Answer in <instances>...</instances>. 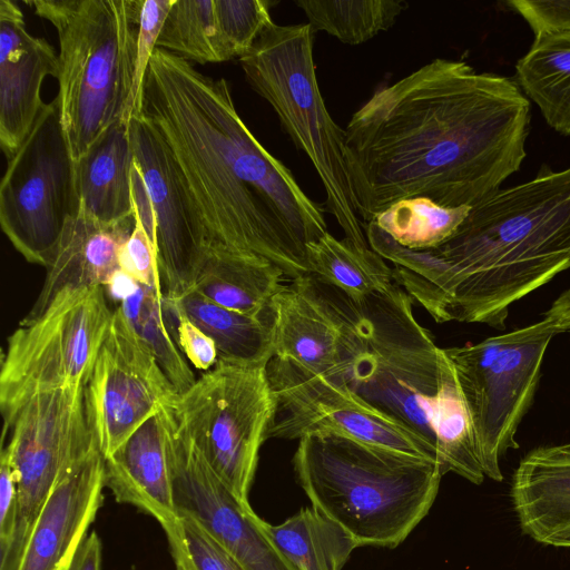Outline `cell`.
<instances>
[{
    "instance_id": "1",
    "label": "cell",
    "mask_w": 570,
    "mask_h": 570,
    "mask_svg": "<svg viewBox=\"0 0 570 570\" xmlns=\"http://www.w3.org/2000/svg\"><path fill=\"white\" fill-rule=\"evenodd\" d=\"M530 118L517 81L461 60L434 59L377 89L344 129L363 225L405 198L485 199L520 169Z\"/></svg>"
},
{
    "instance_id": "2",
    "label": "cell",
    "mask_w": 570,
    "mask_h": 570,
    "mask_svg": "<svg viewBox=\"0 0 570 570\" xmlns=\"http://www.w3.org/2000/svg\"><path fill=\"white\" fill-rule=\"evenodd\" d=\"M142 116L168 147L210 244L266 258L289 281L312 274L306 246L327 233L326 209L252 134L226 79L157 48Z\"/></svg>"
},
{
    "instance_id": "3",
    "label": "cell",
    "mask_w": 570,
    "mask_h": 570,
    "mask_svg": "<svg viewBox=\"0 0 570 570\" xmlns=\"http://www.w3.org/2000/svg\"><path fill=\"white\" fill-rule=\"evenodd\" d=\"M365 236L436 323L504 330L512 304L570 268V167L498 189L435 248H405L373 222Z\"/></svg>"
},
{
    "instance_id": "4",
    "label": "cell",
    "mask_w": 570,
    "mask_h": 570,
    "mask_svg": "<svg viewBox=\"0 0 570 570\" xmlns=\"http://www.w3.org/2000/svg\"><path fill=\"white\" fill-rule=\"evenodd\" d=\"M335 313L345 367L340 381L431 442L444 471L481 484L473 430L454 366L414 316L397 284L354 299L340 291Z\"/></svg>"
},
{
    "instance_id": "5",
    "label": "cell",
    "mask_w": 570,
    "mask_h": 570,
    "mask_svg": "<svg viewBox=\"0 0 570 570\" xmlns=\"http://www.w3.org/2000/svg\"><path fill=\"white\" fill-rule=\"evenodd\" d=\"M293 466L313 508L358 547L387 549L400 546L426 517L444 474L438 461L334 433L302 436Z\"/></svg>"
},
{
    "instance_id": "6",
    "label": "cell",
    "mask_w": 570,
    "mask_h": 570,
    "mask_svg": "<svg viewBox=\"0 0 570 570\" xmlns=\"http://www.w3.org/2000/svg\"><path fill=\"white\" fill-rule=\"evenodd\" d=\"M57 31L56 100L73 161L127 119L142 0H26Z\"/></svg>"
},
{
    "instance_id": "7",
    "label": "cell",
    "mask_w": 570,
    "mask_h": 570,
    "mask_svg": "<svg viewBox=\"0 0 570 570\" xmlns=\"http://www.w3.org/2000/svg\"><path fill=\"white\" fill-rule=\"evenodd\" d=\"M308 23H271L239 58L247 82L276 112L283 128L315 168L326 193V210L345 238L370 247L345 160L344 129L330 115L314 62Z\"/></svg>"
},
{
    "instance_id": "8",
    "label": "cell",
    "mask_w": 570,
    "mask_h": 570,
    "mask_svg": "<svg viewBox=\"0 0 570 570\" xmlns=\"http://www.w3.org/2000/svg\"><path fill=\"white\" fill-rule=\"evenodd\" d=\"M560 334L543 317L475 344L444 348L452 362L485 476L502 481L501 460L518 449V429L532 405L551 340Z\"/></svg>"
},
{
    "instance_id": "9",
    "label": "cell",
    "mask_w": 570,
    "mask_h": 570,
    "mask_svg": "<svg viewBox=\"0 0 570 570\" xmlns=\"http://www.w3.org/2000/svg\"><path fill=\"white\" fill-rule=\"evenodd\" d=\"M171 407L209 466L244 505L276 411L266 366L217 362Z\"/></svg>"
},
{
    "instance_id": "10",
    "label": "cell",
    "mask_w": 570,
    "mask_h": 570,
    "mask_svg": "<svg viewBox=\"0 0 570 570\" xmlns=\"http://www.w3.org/2000/svg\"><path fill=\"white\" fill-rule=\"evenodd\" d=\"M112 314L101 286L61 291L8 338L0 373L3 423L38 392L87 386Z\"/></svg>"
},
{
    "instance_id": "11",
    "label": "cell",
    "mask_w": 570,
    "mask_h": 570,
    "mask_svg": "<svg viewBox=\"0 0 570 570\" xmlns=\"http://www.w3.org/2000/svg\"><path fill=\"white\" fill-rule=\"evenodd\" d=\"M73 166L55 98L7 159L0 184L1 228L29 263L49 266L69 217L78 210Z\"/></svg>"
},
{
    "instance_id": "12",
    "label": "cell",
    "mask_w": 570,
    "mask_h": 570,
    "mask_svg": "<svg viewBox=\"0 0 570 570\" xmlns=\"http://www.w3.org/2000/svg\"><path fill=\"white\" fill-rule=\"evenodd\" d=\"M86 386L38 392L3 424L18 495V525L0 570H17L35 521L57 481L99 448L86 410Z\"/></svg>"
},
{
    "instance_id": "13",
    "label": "cell",
    "mask_w": 570,
    "mask_h": 570,
    "mask_svg": "<svg viewBox=\"0 0 570 570\" xmlns=\"http://www.w3.org/2000/svg\"><path fill=\"white\" fill-rule=\"evenodd\" d=\"M266 373L276 397L267 440L334 433L385 451L439 462L431 442L370 404L346 383L277 356L269 360Z\"/></svg>"
},
{
    "instance_id": "14",
    "label": "cell",
    "mask_w": 570,
    "mask_h": 570,
    "mask_svg": "<svg viewBox=\"0 0 570 570\" xmlns=\"http://www.w3.org/2000/svg\"><path fill=\"white\" fill-rule=\"evenodd\" d=\"M131 187L148 209L163 295L191 291L210 245L199 212L163 137L142 116L129 120Z\"/></svg>"
},
{
    "instance_id": "15",
    "label": "cell",
    "mask_w": 570,
    "mask_h": 570,
    "mask_svg": "<svg viewBox=\"0 0 570 570\" xmlns=\"http://www.w3.org/2000/svg\"><path fill=\"white\" fill-rule=\"evenodd\" d=\"M177 395L118 306L85 391L88 421L104 458Z\"/></svg>"
},
{
    "instance_id": "16",
    "label": "cell",
    "mask_w": 570,
    "mask_h": 570,
    "mask_svg": "<svg viewBox=\"0 0 570 570\" xmlns=\"http://www.w3.org/2000/svg\"><path fill=\"white\" fill-rule=\"evenodd\" d=\"M168 454L178 512L194 518L244 570H296L250 505L242 504L189 440L171 406Z\"/></svg>"
},
{
    "instance_id": "17",
    "label": "cell",
    "mask_w": 570,
    "mask_h": 570,
    "mask_svg": "<svg viewBox=\"0 0 570 570\" xmlns=\"http://www.w3.org/2000/svg\"><path fill=\"white\" fill-rule=\"evenodd\" d=\"M105 458L99 448L55 484L24 544L17 570H68L102 503Z\"/></svg>"
},
{
    "instance_id": "18",
    "label": "cell",
    "mask_w": 570,
    "mask_h": 570,
    "mask_svg": "<svg viewBox=\"0 0 570 570\" xmlns=\"http://www.w3.org/2000/svg\"><path fill=\"white\" fill-rule=\"evenodd\" d=\"M58 53L29 33L13 0H0V146L11 158L32 129L43 106L41 87L57 78Z\"/></svg>"
},
{
    "instance_id": "19",
    "label": "cell",
    "mask_w": 570,
    "mask_h": 570,
    "mask_svg": "<svg viewBox=\"0 0 570 570\" xmlns=\"http://www.w3.org/2000/svg\"><path fill=\"white\" fill-rule=\"evenodd\" d=\"M132 217L101 223L78 209L69 217L41 291L20 325L39 318L63 289L110 286L121 273L119 253L134 228Z\"/></svg>"
},
{
    "instance_id": "20",
    "label": "cell",
    "mask_w": 570,
    "mask_h": 570,
    "mask_svg": "<svg viewBox=\"0 0 570 570\" xmlns=\"http://www.w3.org/2000/svg\"><path fill=\"white\" fill-rule=\"evenodd\" d=\"M169 406L157 411L105 459V483L115 500L153 517L161 528L179 518L168 454Z\"/></svg>"
},
{
    "instance_id": "21",
    "label": "cell",
    "mask_w": 570,
    "mask_h": 570,
    "mask_svg": "<svg viewBox=\"0 0 570 570\" xmlns=\"http://www.w3.org/2000/svg\"><path fill=\"white\" fill-rule=\"evenodd\" d=\"M274 356L340 380L343 334L314 274L293 279L273 297Z\"/></svg>"
},
{
    "instance_id": "22",
    "label": "cell",
    "mask_w": 570,
    "mask_h": 570,
    "mask_svg": "<svg viewBox=\"0 0 570 570\" xmlns=\"http://www.w3.org/2000/svg\"><path fill=\"white\" fill-rule=\"evenodd\" d=\"M510 498L525 535L570 548V442L529 451L513 472Z\"/></svg>"
},
{
    "instance_id": "23",
    "label": "cell",
    "mask_w": 570,
    "mask_h": 570,
    "mask_svg": "<svg viewBox=\"0 0 570 570\" xmlns=\"http://www.w3.org/2000/svg\"><path fill=\"white\" fill-rule=\"evenodd\" d=\"M129 121L110 126L73 166L78 209L106 224L134 215Z\"/></svg>"
},
{
    "instance_id": "24",
    "label": "cell",
    "mask_w": 570,
    "mask_h": 570,
    "mask_svg": "<svg viewBox=\"0 0 570 570\" xmlns=\"http://www.w3.org/2000/svg\"><path fill=\"white\" fill-rule=\"evenodd\" d=\"M285 278L266 258L210 244L193 289L228 309L261 315L272 307Z\"/></svg>"
},
{
    "instance_id": "25",
    "label": "cell",
    "mask_w": 570,
    "mask_h": 570,
    "mask_svg": "<svg viewBox=\"0 0 570 570\" xmlns=\"http://www.w3.org/2000/svg\"><path fill=\"white\" fill-rule=\"evenodd\" d=\"M189 320L215 343L218 362L242 366H266L274 356L273 306L261 315L223 307L195 289L176 298Z\"/></svg>"
},
{
    "instance_id": "26",
    "label": "cell",
    "mask_w": 570,
    "mask_h": 570,
    "mask_svg": "<svg viewBox=\"0 0 570 570\" xmlns=\"http://www.w3.org/2000/svg\"><path fill=\"white\" fill-rule=\"evenodd\" d=\"M517 83L546 122L570 137V36L542 35L515 65Z\"/></svg>"
},
{
    "instance_id": "27",
    "label": "cell",
    "mask_w": 570,
    "mask_h": 570,
    "mask_svg": "<svg viewBox=\"0 0 570 570\" xmlns=\"http://www.w3.org/2000/svg\"><path fill=\"white\" fill-rule=\"evenodd\" d=\"M263 528L296 570H342L358 546L334 521L315 508H304L284 522Z\"/></svg>"
},
{
    "instance_id": "28",
    "label": "cell",
    "mask_w": 570,
    "mask_h": 570,
    "mask_svg": "<svg viewBox=\"0 0 570 570\" xmlns=\"http://www.w3.org/2000/svg\"><path fill=\"white\" fill-rule=\"evenodd\" d=\"M312 271L354 299L384 293L393 284V268L371 247H361L328 232L306 246Z\"/></svg>"
},
{
    "instance_id": "29",
    "label": "cell",
    "mask_w": 570,
    "mask_h": 570,
    "mask_svg": "<svg viewBox=\"0 0 570 570\" xmlns=\"http://www.w3.org/2000/svg\"><path fill=\"white\" fill-rule=\"evenodd\" d=\"M472 206H445L426 197L401 199L371 222L401 246L423 250L450 239L468 217Z\"/></svg>"
},
{
    "instance_id": "30",
    "label": "cell",
    "mask_w": 570,
    "mask_h": 570,
    "mask_svg": "<svg viewBox=\"0 0 570 570\" xmlns=\"http://www.w3.org/2000/svg\"><path fill=\"white\" fill-rule=\"evenodd\" d=\"M314 31L347 45L363 43L390 29L405 10L403 0H297Z\"/></svg>"
},
{
    "instance_id": "31",
    "label": "cell",
    "mask_w": 570,
    "mask_h": 570,
    "mask_svg": "<svg viewBox=\"0 0 570 570\" xmlns=\"http://www.w3.org/2000/svg\"><path fill=\"white\" fill-rule=\"evenodd\" d=\"M161 298L160 289L135 283L132 289L121 296L118 306L150 348L177 393L183 394L197 379L166 327Z\"/></svg>"
},
{
    "instance_id": "32",
    "label": "cell",
    "mask_w": 570,
    "mask_h": 570,
    "mask_svg": "<svg viewBox=\"0 0 570 570\" xmlns=\"http://www.w3.org/2000/svg\"><path fill=\"white\" fill-rule=\"evenodd\" d=\"M157 48L202 65L227 61L218 38L214 0H175Z\"/></svg>"
},
{
    "instance_id": "33",
    "label": "cell",
    "mask_w": 570,
    "mask_h": 570,
    "mask_svg": "<svg viewBox=\"0 0 570 570\" xmlns=\"http://www.w3.org/2000/svg\"><path fill=\"white\" fill-rule=\"evenodd\" d=\"M178 513L163 528L175 570H244L194 518Z\"/></svg>"
},
{
    "instance_id": "34",
    "label": "cell",
    "mask_w": 570,
    "mask_h": 570,
    "mask_svg": "<svg viewBox=\"0 0 570 570\" xmlns=\"http://www.w3.org/2000/svg\"><path fill=\"white\" fill-rule=\"evenodd\" d=\"M267 0H214L219 42L226 60L240 58L274 21Z\"/></svg>"
},
{
    "instance_id": "35",
    "label": "cell",
    "mask_w": 570,
    "mask_h": 570,
    "mask_svg": "<svg viewBox=\"0 0 570 570\" xmlns=\"http://www.w3.org/2000/svg\"><path fill=\"white\" fill-rule=\"evenodd\" d=\"M175 0H144L135 62L132 88L129 98L128 121L142 115V94L150 59L157 49V39Z\"/></svg>"
},
{
    "instance_id": "36",
    "label": "cell",
    "mask_w": 570,
    "mask_h": 570,
    "mask_svg": "<svg viewBox=\"0 0 570 570\" xmlns=\"http://www.w3.org/2000/svg\"><path fill=\"white\" fill-rule=\"evenodd\" d=\"M161 306L166 327L179 351L194 367L209 371L218 362L213 340L189 320L176 298L163 295Z\"/></svg>"
},
{
    "instance_id": "37",
    "label": "cell",
    "mask_w": 570,
    "mask_h": 570,
    "mask_svg": "<svg viewBox=\"0 0 570 570\" xmlns=\"http://www.w3.org/2000/svg\"><path fill=\"white\" fill-rule=\"evenodd\" d=\"M132 204L135 224L119 253L120 272L137 284L161 291L155 244L141 220L134 199Z\"/></svg>"
},
{
    "instance_id": "38",
    "label": "cell",
    "mask_w": 570,
    "mask_h": 570,
    "mask_svg": "<svg viewBox=\"0 0 570 570\" xmlns=\"http://www.w3.org/2000/svg\"><path fill=\"white\" fill-rule=\"evenodd\" d=\"M508 6L523 18L534 37L570 36V0H511Z\"/></svg>"
},
{
    "instance_id": "39",
    "label": "cell",
    "mask_w": 570,
    "mask_h": 570,
    "mask_svg": "<svg viewBox=\"0 0 570 570\" xmlns=\"http://www.w3.org/2000/svg\"><path fill=\"white\" fill-rule=\"evenodd\" d=\"M18 495L7 453L0 455V561L9 553L18 525Z\"/></svg>"
},
{
    "instance_id": "40",
    "label": "cell",
    "mask_w": 570,
    "mask_h": 570,
    "mask_svg": "<svg viewBox=\"0 0 570 570\" xmlns=\"http://www.w3.org/2000/svg\"><path fill=\"white\" fill-rule=\"evenodd\" d=\"M102 544L96 531L81 542L68 570H101Z\"/></svg>"
},
{
    "instance_id": "41",
    "label": "cell",
    "mask_w": 570,
    "mask_h": 570,
    "mask_svg": "<svg viewBox=\"0 0 570 570\" xmlns=\"http://www.w3.org/2000/svg\"><path fill=\"white\" fill-rule=\"evenodd\" d=\"M552 325L561 333L570 331V288L562 292L544 312Z\"/></svg>"
}]
</instances>
